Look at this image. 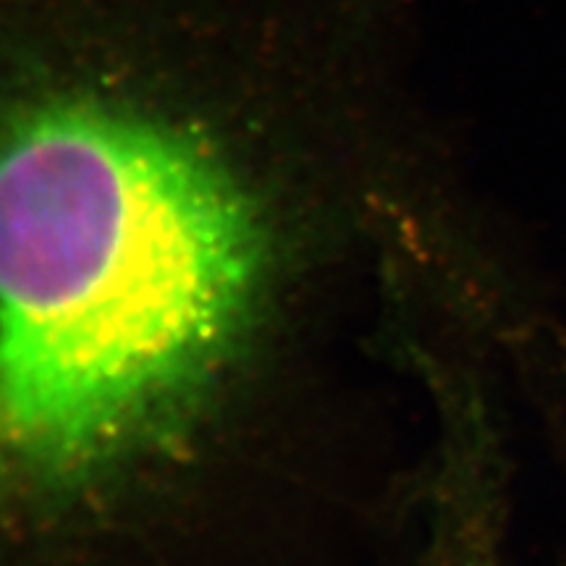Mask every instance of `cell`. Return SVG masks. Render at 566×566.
Listing matches in <instances>:
<instances>
[{
    "mask_svg": "<svg viewBox=\"0 0 566 566\" xmlns=\"http://www.w3.org/2000/svg\"><path fill=\"white\" fill-rule=\"evenodd\" d=\"M155 48V0H0V472L150 449L252 315L260 212Z\"/></svg>",
    "mask_w": 566,
    "mask_h": 566,
    "instance_id": "1",
    "label": "cell"
}]
</instances>
